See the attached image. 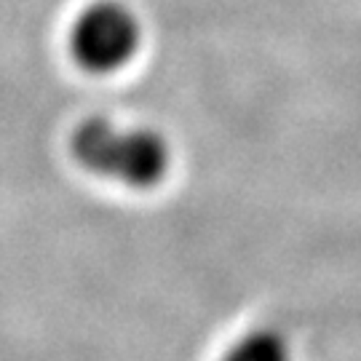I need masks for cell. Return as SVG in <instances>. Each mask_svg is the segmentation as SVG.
I'll return each mask as SVG.
<instances>
[{
    "instance_id": "obj_1",
    "label": "cell",
    "mask_w": 361,
    "mask_h": 361,
    "mask_svg": "<svg viewBox=\"0 0 361 361\" xmlns=\"http://www.w3.org/2000/svg\"><path fill=\"white\" fill-rule=\"evenodd\" d=\"M73 155L91 174L129 188H153L171 169L166 137L145 126H118L107 118H89L73 134Z\"/></svg>"
},
{
    "instance_id": "obj_3",
    "label": "cell",
    "mask_w": 361,
    "mask_h": 361,
    "mask_svg": "<svg viewBox=\"0 0 361 361\" xmlns=\"http://www.w3.org/2000/svg\"><path fill=\"white\" fill-rule=\"evenodd\" d=\"M219 361H292V348L279 329H252L238 337Z\"/></svg>"
},
{
    "instance_id": "obj_2",
    "label": "cell",
    "mask_w": 361,
    "mask_h": 361,
    "mask_svg": "<svg viewBox=\"0 0 361 361\" xmlns=\"http://www.w3.org/2000/svg\"><path fill=\"white\" fill-rule=\"evenodd\" d=\"M142 27L137 13L118 0L91 3L73 25L70 51L89 73H116L140 51Z\"/></svg>"
}]
</instances>
